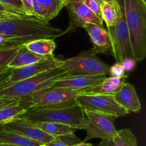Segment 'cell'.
I'll use <instances>...</instances> for the list:
<instances>
[{
    "mask_svg": "<svg viewBox=\"0 0 146 146\" xmlns=\"http://www.w3.org/2000/svg\"><path fill=\"white\" fill-rule=\"evenodd\" d=\"M82 1L96 15L101 18V4L103 1L102 0H82Z\"/></svg>",
    "mask_w": 146,
    "mask_h": 146,
    "instance_id": "f1b7e54d",
    "label": "cell"
},
{
    "mask_svg": "<svg viewBox=\"0 0 146 146\" xmlns=\"http://www.w3.org/2000/svg\"><path fill=\"white\" fill-rule=\"evenodd\" d=\"M126 77H106L101 82L93 87L86 89L85 94H113L118 92L125 83Z\"/></svg>",
    "mask_w": 146,
    "mask_h": 146,
    "instance_id": "2e32d148",
    "label": "cell"
},
{
    "mask_svg": "<svg viewBox=\"0 0 146 146\" xmlns=\"http://www.w3.org/2000/svg\"><path fill=\"white\" fill-rule=\"evenodd\" d=\"M61 63V60H58L54 55H51L30 65L11 69V74L6 84L29 78L44 72L57 68L59 67Z\"/></svg>",
    "mask_w": 146,
    "mask_h": 146,
    "instance_id": "7c38bea8",
    "label": "cell"
},
{
    "mask_svg": "<svg viewBox=\"0 0 146 146\" xmlns=\"http://www.w3.org/2000/svg\"><path fill=\"white\" fill-rule=\"evenodd\" d=\"M65 1H66V2H67V4H68V2H69V1H71V0H65Z\"/></svg>",
    "mask_w": 146,
    "mask_h": 146,
    "instance_id": "b9f144b4",
    "label": "cell"
},
{
    "mask_svg": "<svg viewBox=\"0 0 146 146\" xmlns=\"http://www.w3.org/2000/svg\"><path fill=\"white\" fill-rule=\"evenodd\" d=\"M19 117L34 123L52 122L63 123L72 126L78 130H83L85 122L84 110L76 104L65 107L27 109Z\"/></svg>",
    "mask_w": 146,
    "mask_h": 146,
    "instance_id": "277c9868",
    "label": "cell"
},
{
    "mask_svg": "<svg viewBox=\"0 0 146 146\" xmlns=\"http://www.w3.org/2000/svg\"><path fill=\"white\" fill-rule=\"evenodd\" d=\"M0 143L14 146H38L41 143L31 140L19 134L0 128Z\"/></svg>",
    "mask_w": 146,
    "mask_h": 146,
    "instance_id": "44dd1931",
    "label": "cell"
},
{
    "mask_svg": "<svg viewBox=\"0 0 146 146\" xmlns=\"http://www.w3.org/2000/svg\"><path fill=\"white\" fill-rule=\"evenodd\" d=\"M102 1H104V0H102Z\"/></svg>",
    "mask_w": 146,
    "mask_h": 146,
    "instance_id": "7bdbcfd3",
    "label": "cell"
},
{
    "mask_svg": "<svg viewBox=\"0 0 146 146\" xmlns=\"http://www.w3.org/2000/svg\"><path fill=\"white\" fill-rule=\"evenodd\" d=\"M20 45L1 44L0 45V71L8 68V65L17 54Z\"/></svg>",
    "mask_w": 146,
    "mask_h": 146,
    "instance_id": "d4e9b609",
    "label": "cell"
},
{
    "mask_svg": "<svg viewBox=\"0 0 146 146\" xmlns=\"http://www.w3.org/2000/svg\"><path fill=\"white\" fill-rule=\"evenodd\" d=\"M0 146H14L9 144H6V143H0Z\"/></svg>",
    "mask_w": 146,
    "mask_h": 146,
    "instance_id": "ab89813d",
    "label": "cell"
},
{
    "mask_svg": "<svg viewBox=\"0 0 146 146\" xmlns=\"http://www.w3.org/2000/svg\"><path fill=\"white\" fill-rule=\"evenodd\" d=\"M98 146H115L113 139H104L101 140V142Z\"/></svg>",
    "mask_w": 146,
    "mask_h": 146,
    "instance_id": "8d00e7d4",
    "label": "cell"
},
{
    "mask_svg": "<svg viewBox=\"0 0 146 146\" xmlns=\"http://www.w3.org/2000/svg\"><path fill=\"white\" fill-rule=\"evenodd\" d=\"M4 130L14 132L41 144H47L54 139L36 125L33 122L17 117L0 126Z\"/></svg>",
    "mask_w": 146,
    "mask_h": 146,
    "instance_id": "8fae6325",
    "label": "cell"
},
{
    "mask_svg": "<svg viewBox=\"0 0 146 146\" xmlns=\"http://www.w3.org/2000/svg\"><path fill=\"white\" fill-rule=\"evenodd\" d=\"M38 146H48L46 144H40Z\"/></svg>",
    "mask_w": 146,
    "mask_h": 146,
    "instance_id": "60d3db41",
    "label": "cell"
},
{
    "mask_svg": "<svg viewBox=\"0 0 146 146\" xmlns=\"http://www.w3.org/2000/svg\"><path fill=\"white\" fill-rule=\"evenodd\" d=\"M96 54L91 50L82 52L75 57L61 60L58 67L68 75H108L110 66Z\"/></svg>",
    "mask_w": 146,
    "mask_h": 146,
    "instance_id": "8992f818",
    "label": "cell"
},
{
    "mask_svg": "<svg viewBox=\"0 0 146 146\" xmlns=\"http://www.w3.org/2000/svg\"><path fill=\"white\" fill-rule=\"evenodd\" d=\"M83 28L86 30L93 44L91 51L96 54L112 55V43L108 30L102 25L96 24H86Z\"/></svg>",
    "mask_w": 146,
    "mask_h": 146,
    "instance_id": "4fadbf2b",
    "label": "cell"
},
{
    "mask_svg": "<svg viewBox=\"0 0 146 146\" xmlns=\"http://www.w3.org/2000/svg\"><path fill=\"white\" fill-rule=\"evenodd\" d=\"M84 110L85 122L83 130H86V136L84 142L94 138L113 139L117 130L114 122L117 117L98 112Z\"/></svg>",
    "mask_w": 146,
    "mask_h": 146,
    "instance_id": "ba28073f",
    "label": "cell"
},
{
    "mask_svg": "<svg viewBox=\"0 0 146 146\" xmlns=\"http://www.w3.org/2000/svg\"><path fill=\"white\" fill-rule=\"evenodd\" d=\"M74 146H94L92 144H91V143H86V142H84V141H81V143H78V144L75 145Z\"/></svg>",
    "mask_w": 146,
    "mask_h": 146,
    "instance_id": "f35d334b",
    "label": "cell"
},
{
    "mask_svg": "<svg viewBox=\"0 0 146 146\" xmlns=\"http://www.w3.org/2000/svg\"><path fill=\"white\" fill-rule=\"evenodd\" d=\"M0 11L14 14V15L17 16H26L25 14H22V13H20L19 11H17V10L14 9L12 8H10V7H7V6L4 5V4H2L1 3H0Z\"/></svg>",
    "mask_w": 146,
    "mask_h": 146,
    "instance_id": "e575fe53",
    "label": "cell"
},
{
    "mask_svg": "<svg viewBox=\"0 0 146 146\" xmlns=\"http://www.w3.org/2000/svg\"><path fill=\"white\" fill-rule=\"evenodd\" d=\"M113 140L115 146H138L135 135L128 128L117 130Z\"/></svg>",
    "mask_w": 146,
    "mask_h": 146,
    "instance_id": "cb8c5ba5",
    "label": "cell"
},
{
    "mask_svg": "<svg viewBox=\"0 0 146 146\" xmlns=\"http://www.w3.org/2000/svg\"><path fill=\"white\" fill-rule=\"evenodd\" d=\"M23 17V16H17V15H14V14H9V13L1 12V11H0V20L3 19H7V18H9V17Z\"/></svg>",
    "mask_w": 146,
    "mask_h": 146,
    "instance_id": "74e56055",
    "label": "cell"
},
{
    "mask_svg": "<svg viewBox=\"0 0 146 146\" xmlns=\"http://www.w3.org/2000/svg\"><path fill=\"white\" fill-rule=\"evenodd\" d=\"M0 3L24 14L21 0H0Z\"/></svg>",
    "mask_w": 146,
    "mask_h": 146,
    "instance_id": "f546056e",
    "label": "cell"
},
{
    "mask_svg": "<svg viewBox=\"0 0 146 146\" xmlns=\"http://www.w3.org/2000/svg\"><path fill=\"white\" fill-rule=\"evenodd\" d=\"M125 19L133 57L136 62L146 57V1L123 0Z\"/></svg>",
    "mask_w": 146,
    "mask_h": 146,
    "instance_id": "7a4b0ae2",
    "label": "cell"
},
{
    "mask_svg": "<svg viewBox=\"0 0 146 146\" xmlns=\"http://www.w3.org/2000/svg\"><path fill=\"white\" fill-rule=\"evenodd\" d=\"M75 101L83 110L98 112L115 117L130 113L115 101L112 94H82L77 96Z\"/></svg>",
    "mask_w": 146,
    "mask_h": 146,
    "instance_id": "9c48e42d",
    "label": "cell"
},
{
    "mask_svg": "<svg viewBox=\"0 0 146 146\" xmlns=\"http://www.w3.org/2000/svg\"><path fill=\"white\" fill-rule=\"evenodd\" d=\"M136 62L135 60L133 57H127V58L123 59L122 61V64L123 66L124 69L127 72L133 71L135 70V67H136Z\"/></svg>",
    "mask_w": 146,
    "mask_h": 146,
    "instance_id": "1f68e13d",
    "label": "cell"
},
{
    "mask_svg": "<svg viewBox=\"0 0 146 146\" xmlns=\"http://www.w3.org/2000/svg\"><path fill=\"white\" fill-rule=\"evenodd\" d=\"M11 69L9 67L0 71V88H1L7 83L9 77L11 74Z\"/></svg>",
    "mask_w": 146,
    "mask_h": 146,
    "instance_id": "836d02e7",
    "label": "cell"
},
{
    "mask_svg": "<svg viewBox=\"0 0 146 146\" xmlns=\"http://www.w3.org/2000/svg\"><path fill=\"white\" fill-rule=\"evenodd\" d=\"M63 30L34 17H13L0 20V34L12 39L16 45L38 39H56Z\"/></svg>",
    "mask_w": 146,
    "mask_h": 146,
    "instance_id": "6da1fadb",
    "label": "cell"
},
{
    "mask_svg": "<svg viewBox=\"0 0 146 146\" xmlns=\"http://www.w3.org/2000/svg\"><path fill=\"white\" fill-rule=\"evenodd\" d=\"M14 44V45H16L14 44V40H12L10 37H7L5 35H3V34H0V45L1 44Z\"/></svg>",
    "mask_w": 146,
    "mask_h": 146,
    "instance_id": "d590c367",
    "label": "cell"
},
{
    "mask_svg": "<svg viewBox=\"0 0 146 146\" xmlns=\"http://www.w3.org/2000/svg\"><path fill=\"white\" fill-rule=\"evenodd\" d=\"M47 57L35 54V53L27 50L24 44H21L19 46V48L16 55L9 64L8 67L14 69L25 67V66H28L37 62L43 59L46 58Z\"/></svg>",
    "mask_w": 146,
    "mask_h": 146,
    "instance_id": "e0dca14e",
    "label": "cell"
},
{
    "mask_svg": "<svg viewBox=\"0 0 146 146\" xmlns=\"http://www.w3.org/2000/svg\"><path fill=\"white\" fill-rule=\"evenodd\" d=\"M106 77V75H67L56 80L51 87L74 90L86 89L98 84Z\"/></svg>",
    "mask_w": 146,
    "mask_h": 146,
    "instance_id": "5bb4252c",
    "label": "cell"
},
{
    "mask_svg": "<svg viewBox=\"0 0 146 146\" xmlns=\"http://www.w3.org/2000/svg\"><path fill=\"white\" fill-rule=\"evenodd\" d=\"M27 110L19 103L7 106L0 109V126L19 117Z\"/></svg>",
    "mask_w": 146,
    "mask_h": 146,
    "instance_id": "7402d4cb",
    "label": "cell"
},
{
    "mask_svg": "<svg viewBox=\"0 0 146 146\" xmlns=\"http://www.w3.org/2000/svg\"><path fill=\"white\" fill-rule=\"evenodd\" d=\"M119 4V15L115 25L108 27L112 43V56L117 62H122L123 59L133 57L129 31L125 19L123 0H117Z\"/></svg>",
    "mask_w": 146,
    "mask_h": 146,
    "instance_id": "52a82bcc",
    "label": "cell"
},
{
    "mask_svg": "<svg viewBox=\"0 0 146 146\" xmlns=\"http://www.w3.org/2000/svg\"><path fill=\"white\" fill-rule=\"evenodd\" d=\"M119 15V4L117 0H104L101 4V16L107 28L115 25Z\"/></svg>",
    "mask_w": 146,
    "mask_h": 146,
    "instance_id": "d6986e66",
    "label": "cell"
},
{
    "mask_svg": "<svg viewBox=\"0 0 146 146\" xmlns=\"http://www.w3.org/2000/svg\"><path fill=\"white\" fill-rule=\"evenodd\" d=\"M81 142V140L73 133L56 136L52 141L46 145L48 146H74Z\"/></svg>",
    "mask_w": 146,
    "mask_h": 146,
    "instance_id": "484cf974",
    "label": "cell"
},
{
    "mask_svg": "<svg viewBox=\"0 0 146 146\" xmlns=\"http://www.w3.org/2000/svg\"><path fill=\"white\" fill-rule=\"evenodd\" d=\"M19 99L11 98V97H0V109L11 104H18L20 102Z\"/></svg>",
    "mask_w": 146,
    "mask_h": 146,
    "instance_id": "d6a6232c",
    "label": "cell"
},
{
    "mask_svg": "<svg viewBox=\"0 0 146 146\" xmlns=\"http://www.w3.org/2000/svg\"><path fill=\"white\" fill-rule=\"evenodd\" d=\"M33 7H34V17L41 21L48 22L47 12L44 7L36 1L33 0Z\"/></svg>",
    "mask_w": 146,
    "mask_h": 146,
    "instance_id": "83f0119b",
    "label": "cell"
},
{
    "mask_svg": "<svg viewBox=\"0 0 146 146\" xmlns=\"http://www.w3.org/2000/svg\"><path fill=\"white\" fill-rule=\"evenodd\" d=\"M68 75L57 67L39 74L16 82L7 84L0 88V97H11L19 100L28 98L43 90L51 87L58 78Z\"/></svg>",
    "mask_w": 146,
    "mask_h": 146,
    "instance_id": "3957f363",
    "label": "cell"
},
{
    "mask_svg": "<svg viewBox=\"0 0 146 146\" xmlns=\"http://www.w3.org/2000/svg\"><path fill=\"white\" fill-rule=\"evenodd\" d=\"M29 51L41 56L54 55V50L56 48V43L54 39H38L33 40L24 44Z\"/></svg>",
    "mask_w": 146,
    "mask_h": 146,
    "instance_id": "ac0fdd59",
    "label": "cell"
},
{
    "mask_svg": "<svg viewBox=\"0 0 146 146\" xmlns=\"http://www.w3.org/2000/svg\"><path fill=\"white\" fill-rule=\"evenodd\" d=\"M85 93L86 89L74 90L51 87L41 90L28 98L21 100L19 104L27 110L69 107L76 104L75 100L77 96Z\"/></svg>",
    "mask_w": 146,
    "mask_h": 146,
    "instance_id": "5b68a950",
    "label": "cell"
},
{
    "mask_svg": "<svg viewBox=\"0 0 146 146\" xmlns=\"http://www.w3.org/2000/svg\"><path fill=\"white\" fill-rule=\"evenodd\" d=\"M21 1L24 14L28 17H34L33 0H21Z\"/></svg>",
    "mask_w": 146,
    "mask_h": 146,
    "instance_id": "4dcf8cb0",
    "label": "cell"
},
{
    "mask_svg": "<svg viewBox=\"0 0 146 146\" xmlns=\"http://www.w3.org/2000/svg\"><path fill=\"white\" fill-rule=\"evenodd\" d=\"M111 77H128V74L124 69L122 63L115 62L112 66H110L109 74Z\"/></svg>",
    "mask_w": 146,
    "mask_h": 146,
    "instance_id": "4316f807",
    "label": "cell"
},
{
    "mask_svg": "<svg viewBox=\"0 0 146 146\" xmlns=\"http://www.w3.org/2000/svg\"><path fill=\"white\" fill-rule=\"evenodd\" d=\"M113 96L115 101L129 113H138L141 110L139 97L135 87L131 83H124Z\"/></svg>",
    "mask_w": 146,
    "mask_h": 146,
    "instance_id": "9a60e30c",
    "label": "cell"
},
{
    "mask_svg": "<svg viewBox=\"0 0 146 146\" xmlns=\"http://www.w3.org/2000/svg\"><path fill=\"white\" fill-rule=\"evenodd\" d=\"M34 123L46 133L54 137L68 133H75L76 130H78L72 126L63 123L52 122H36Z\"/></svg>",
    "mask_w": 146,
    "mask_h": 146,
    "instance_id": "ffe728a7",
    "label": "cell"
},
{
    "mask_svg": "<svg viewBox=\"0 0 146 146\" xmlns=\"http://www.w3.org/2000/svg\"><path fill=\"white\" fill-rule=\"evenodd\" d=\"M46 11L48 21L55 18L64 7H66L67 2L65 0H36Z\"/></svg>",
    "mask_w": 146,
    "mask_h": 146,
    "instance_id": "603a6c76",
    "label": "cell"
},
{
    "mask_svg": "<svg viewBox=\"0 0 146 146\" xmlns=\"http://www.w3.org/2000/svg\"><path fill=\"white\" fill-rule=\"evenodd\" d=\"M69 14V24L62 35L74 31L76 29L84 27L86 24L102 25L103 20L96 15L82 0H71L66 6Z\"/></svg>",
    "mask_w": 146,
    "mask_h": 146,
    "instance_id": "30bf717a",
    "label": "cell"
}]
</instances>
